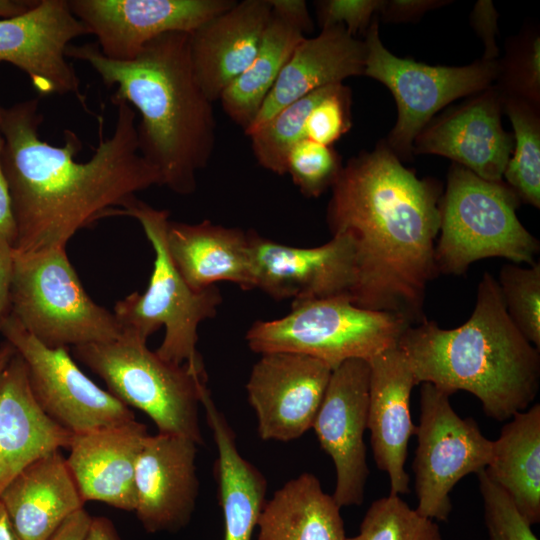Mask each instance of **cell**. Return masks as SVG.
<instances>
[{"label": "cell", "instance_id": "cell-29", "mask_svg": "<svg viewBox=\"0 0 540 540\" xmlns=\"http://www.w3.org/2000/svg\"><path fill=\"white\" fill-rule=\"evenodd\" d=\"M487 476L531 524L540 522V404L516 413L493 441Z\"/></svg>", "mask_w": 540, "mask_h": 540}, {"label": "cell", "instance_id": "cell-19", "mask_svg": "<svg viewBox=\"0 0 540 540\" xmlns=\"http://www.w3.org/2000/svg\"><path fill=\"white\" fill-rule=\"evenodd\" d=\"M513 148L500 120V97L484 90L427 124L413 142L417 154H437L488 181H502Z\"/></svg>", "mask_w": 540, "mask_h": 540}, {"label": "cell", "instance_id": "cell-47", "mask_svg": "<svg viewBox=\"0 0 540 540\" xmlns=\"http://www.w3.org/2000/svg\"><path fill=\"white\" fill-rule=\"evenodd\" d=\"M36 1L0 0V19L20 15L35 5Z\"/></svg>", "mask_w": 540, "mask_h": 540}, {"label": "cell", "instance_id": "cell-1", "mask_svg": "<svg viewBox=\"0 0 540 540\" xmlns=\"http://www.w3.org/2000/svg\"><path fill=\"white\" fill-rule=\"evenodd\" d=\"M112 134L102 137L87 161L76 160L78 135L64 131L56 146L39 134L43 115L38 98L2 108V167L16 223L14 250L29 254L66 248L79 230L125 208L136 194L161 186L158 171L139 152L136 114L126 102H114Z\"/></svg>", "mask_w": 540, "mask_h": 540}, {"label": "cell", "instance_id": "cell-32", "mask_svg": "<svg viewBox=\"0 0 540 540\" xmlns=\"http://www.w3.org/2000/svg\"><path fill=\"white\" fill-rule=\"evenodd\" d=\"M331 86L317 89L288 104L249 135L254 157L260 166L278 175L286 174L290 150L305 138L307 117Z\"/></svg>", "mask_w": 540, "mask_h": 540}, {"label": "cell", "instance_id": "cell-43", "mask_svg": "<svg viewBox=\"0 0 540 540\" xmlns=\"http://www.w3.org/2000/svg\"><path fill=\"white\" fill-rule=\"evenodd\" d=\"M3 144L4 140L0 134V234L14 247L17 231L9 186L2 167Z\"/></svg>", "mask_w": 540, "mask_h": 540}, {"label": "cell", "instance_id": "cell-38", "mask_svg": "<svg viewBox=\"0 0 540 540\" xmlns=\"http://www.w3.org/2000/svg\"><path fill=\"white\" fill-rule=\"evenodd\" d=\"M384 1L379 0H326L317 2V15L322 28L343 26L354 36L368 29Z\"/></svg>", "mask_w": 540, "mask_h": 540}, {"label": "cell", "instance_id": "cell-20", "mask_svg": "<svg viewBox=\"0 0 540 540\" xmlns=\"http://www.w3.org/2000/svg\"><path fill=\"white\" fill-rule=\"evenodd\" d=\"M370 366L367 429L371 434L373 458L386 472L390 494L410 492L405 471L408 444L415 435L410 412V395L417 381L410 365L396 345L368 360Z\"/></svg>", "mask_w": 540, "mask_h": 540}, {"label": "cell", "instance_id": "cell-22", "mask_svg": "<svg viewBox=\"0 0 540 540\" xmlns=\"http://www.w3.org/2000/svg\"><path fill=\"white\" fill-rule=\"evenodd\" d=\"M270 18L268 0L236 1L189 34L195 77L212 103L252 62Z\"/></svg>", "mask_w": 540, "mask_h": 540}, {"label": "cell", "instance_id": "cell-34", "mask_svg": "<svg viewBox=\"0 0 540 540\" xmlns=\"http://www.w3.org/2000/svg\"><path fill=\"white\" fill-rule=\"evenodd\" d=\"M497 282L509 317L540 350V263L525 268L505 264Z\"/></svg>", "mask_w": 540, "mask_h": 540}, {"label": "cell", "instance_id": "cell-37", "mask_svg": "<svg viewBox=\"0 0 540 540\" xmlns=\"http://www.w3.org/2000/svg\"><path fill=\"white\" fill-rule=\"evenodd\" d=\"M351 91L333 84L312 108L305 123V138L331 146L351 128Z\"/></svg>", "mask_w": 540, "mask_h": 540}, {"label": "cell", "instance_id": "cell-12", "mask_svg": "<svg viewBox=\"0 0 540 540\" xmlns=\"http://www.w3.org/2000/svg\"><path fill=\"white\" fill-rule=\"evenodd\" d=\"M0 334L23 358L40 407L64 429L79 434L135 419L130 407L85 375L67 348L45 346L11 314Z\"/></svg>", "mask_w": 540, "mask_h": 540}, {"label": "cell", "instance_id": "cell-42", "mask_svg": "<svg viewBox=\"0 0 540 540\" xmlns=\"http://www.w3.org/2000/svg\"><path fill=\"white\" fill-rule=\"evenodd\" d=\"M434 0H391L384 1L381 12L389 21H409L422 15L429 9L441 5Z\"/></svg>", "mask_w": 540, "mask_h": 540}, {"label": "cell", "instance_id": "cell-40", "mask_svg": "<svg viewBox=\"0 0 540 540\" xmlns=\"http://www.w3.org/2000/svg\"><path fill=\"white\" fill-rule=\"evenodd\" d=\"M472 23L485 44L484 60L493 61L498 49L495 43L497 12L491 1H478L472 12Z\"/></svg>", "mask_w": 540, "mask_h": 540}, {"label": "cell", "instance_id": "cell-50", "mask_svg": "<svg viewBox=\"0 0 540 540\" xmlns=\"http://www.w3.org/2000/svg\"><path fill=\"white\" fill-rule=\"evenodd\" d=\"M2 108L3 107L0 106V134H1V123H2Z\"/></svg>", "mask_w": 540, "mask_h": 540}, {"label": "cell", "instance_id": "cell-13", "mask_svg": "<svg viewBox=\"0 0 540 540\" xmlns=\"http://www.w3.org/2000/svg\"><path fill=\"white\" fill-rule=\"evenodd\" d=\"M370 366L349 359L332 370L312 428L331 457L336 474L332 494L340 507L364 501L369 476L364 432L367 429Z\"/></svg>", "mask_w": 540, "mask_h": 540}, {"label": "cell", "instance_id": "cell-4", "mask_svg": "<svg viewBox=\"0 0 540 540\" xmlns=\"http://www.w3.org/2000/svg\"><path fill=\"white\" fill-rule=\"evenodd\" d=\"M397 346L417 383L449 395L467 391L498 421L525 411L540 385V353L509 317L496 278L485 272L470 318L454 329L424 319L409 325Z\"/></svg>", "mask_w": 540, "mask_h": 540}, {"label": "cell", "instance_id": "cell-48", "mask_svg": "<svg viewBox=\"0 0 540 540\" xmlns=\"http://www.w3.org/2000/svg\"><path fill=\"white\" fill-rule=\"evenodd\" d=\"M0 540H20L12 527L7 513L0 503Z\"/></svg>", "mask_w": 540, "mask_h": 540}, {"label": "cell", "instance_id": "cell-24", "mask_svg": "<svg viewBox=\"0 0 540 540\" xmlns=\"http://www.w3.org/2000/svg\"><path fill=\"white\" fill-rule=\"evenodd\" d=\"M365 57L364 41L350 35L343 26L322 28L319 35L305 37L284 65L245 134L249 136L282 108L309 93L363 75Z\"/></svg>", "mask_w": 540, "mask_h": 540}, {"label": "cell", "instance_id": "cell-10", "mask_svg": "<svg viewBox=\"0 0 540 540\" xmlns=\"http://www.w3.org/2000/svg\"><path fill=\"white\" fill-rule=\"evenodd\" d=\"M449 397L434 385L422 383L412 468L416 510L434 521L448 520L451 490L464 476L484 470L493 448V441L482 434L473 418H461L454 411Z\"/></svg>", "mask_w": 540, "mask_h": 540}, {"label": "cell", "instance_id": "cell-3", "mask_svg": "<svg viewBox=\"0 0 540 540\" xmlns=\"http://www.w3.org/2000/svg\"><path fill=\"white\" fill-rule=\"evenodd\" d=\"M66 56L86 62L114 102L138 110L140 154L159 173L161 186L180 195L196 190V174L205 168L216 142L213 103L193 70L189 33L169 32L149 41L129 61L105 57L96 42L70 45Z\"/></svg>", "mask_w": 540, "mask_h": 540}, {"label": "cell", "instance_id": "cell-15", "mask_svg": "<svg viewBox=\"0 0 540 540\" xmlns=\"http://www.w3.org/2000/svg\"><path fill=\"white\" fill-rule=\"evenodd\" d=\"M234 0H68L73 15L115 61L134 59L149 41L169 32L192 33Z\"/></svg>", "mask_w": 540, "mask_h": 540}, {"label": "cell", "instance_id": "cell-2", "mask_svg": "<svg viewBox=\"0 0 540 540\" xmlns=\"http://www.w3.org/2000/svg\"><path fill=\"white\" fill-rule=\"evenodd\" d=\"M439 196L434 181L419 179L386 146L343 166L332 187L327 223L332 235L347 233L354 241L352 303L397 314L411 325L425 319L426 289L438 274Z\"/></svg>", "mask_w": 540, "mask_h": 540}, {"label": "cell", "instance_id": "cell-23", "mask_svg": "<svg viewBox=\"0 0 540 540\" xmlns=\"http://www.w3.org/2000/svg\"><path fill=\"white\" fill-rule=\"evenodd\" d=\"M73 435L40 407L16 352L0 371V493L30 463L68 449Z\"/></svg>", "mask_w": 540, "mask_h": 540}, {"label": "cell", "instance_id": "cell-41", "mask_svg": "<svg viewBox=\"0 0 540 540\" xmlns=\"http://www.w3.org/2000/svg\"><path fill=\"white\" fill-rule=\"evenodd\" d=\"M14 247L0 234V333L10 315V294L14 271Z\"/></svg>", "mask_w": 540, "mask_h": 540}, {"label": "cell", "instance_id": "cell-31", "mask_svg": "<svg viewBox=\"0 0 540 540\" xmlns=\"http://www.w3.org/2000/svg\"><path fill=\"white\" fill-rule=\"evenodd\" d=\"M506 112L514 129L513 157L509 159L503 178L519 199L540 206V124L534 104L508 96Z\"/></svg>", "mask_w": 540, "mask_h": 540}, {"label": "cell", "instance_id": "cell-35", "mask_svg": "<svg viewBox=\"0 0 540 540\" xmlns=\"http://www.w3.org/2000/svg\"><path fill=\"white\" fill-rule=\"evenodd\" d=\"M343 168L338 153L304 138L296 143L287 157L286 173L307 198H317L332 188Z\"/></svg>", "mask_w": 540, "mask_h": 540}, {"label": "cell", "instance_id": "cell-39", "mask_svg": "<svg viewBox=\"0 0 540 540\" xmlns=\"http://www.w3.org/2000/svg\"><path fill=\"white\" fill-rule=\"evenodd\" d=\"M510 73L511 87L523 98L535 104L539 100L540 87V39L535 37L521 53ZM513 96V95H512Z\"/></svg>", "mask_w": 540, "mask_h": 540}, {"label": "cell", "instance_id": "cell-33", "mask_svg": "<svg viewBox=\"0 0 540 540\" xmlns=\"http://www.w3.org/2000/svg\"><path fill=\"white\" fill-rule=\"evenodd\" d=\"M346 540H442L438 524L389 494L371 503L359 532Z\"/></svg>", "mask_w": 540, "mask_h": 540}, {"label": "cell", "instance_id": "cell-16", "mask_svg": "<svg viewBox=\"0 0 540 540\" xmlns=\"http://www.w3.org/2000/svg\"><path fill=\"white\" fill-rule=\"evenodd\" d=\"M86 34L68 0H39L20 15L0 19V62L25 72L40 95H74L86 107L66 56L71 42Z\"/></svg>", "mask_w": 540, "mask_h": 540}, {"label": "cell", "instance_id": "cell-36", "mask_svg": "<svg viewBox=\"0 0 540 540\" xmlns=\"http://www.w3.org/2000/svg\"><path fill=\"white\" fill-rule=\"evenodd\" d=\"M483 498L488 540H538L532 525L519 512L509 495L485 473H477Z\"/></svg>", "mask_w": 540, "mask_h": 540}, {"label": "cell", "instance_id": "cell-28", "mask_svg": "<svg viewBox=\"0 0 540 540\" xmlns=\"http://www.w3.org/2000/svg\"><path fill=\"white\" fill-rule=\"evenodd\" d=\"M340 508L314 474L302 473L266 500L257 540H346Z\"/></svg>", "mask_w": 540, "mask_h": 540}, {"label": "cell", "instance_id": "cell-8", "mask_svg": "<svg viewBox=\"0 0 540 540\" xmlns=\"http://www.w3.org/2000/svg\"><path fill=\"white\" fill-rule=\"evenodd\" d=\"M10 314L49 348L111 342L123 333L113 312L86 293L66 248L15 252Z\"/></svg>", "mask_w": 540, "mask_h": 540}, {"label": "cell", "instance_id": "cell-5", "mask_svg": "<svg viewBox=\"0 0 540 540\" xmlns=\"http://www.w3.org/2000/svg\"><path fill=\"white\" fill-rule=\"evenodd\" d=\"M135 218L155 253L153 271L146 291L133 292L115 303L113 314L123 331L147 340L161 327L164 338L156 353L166 361L187 364L194 371L206 374L197 350L198 326L213 318L222 303L216 286L202 291L192 290L176 269L166 245L169 212L151 207L135 199L113 216Z\"/></svg>", "mask_w": 540, "mask_h": 540}, {"label": "cell", "instance_id": "cell-18", "mask_svg": "<svg viewBox=\"0 0 540 540\" xmlns=\"http://www.w3.org/2000/svg\"><path fill=\"white\" fill-rule=\"evenodd\" d=\"M194 441L148 435L135 469V514L150 534L177 533L191 521L199 496Z\"/></svg>", "mask_w": 540, "mask_h": 540}, {"label": "cell", "instance_id": "cell-25", "mask_svg": "<svg viewBox=\"0 0 540 540\" xmlns=\"http://www.w3.org/2000/svg\"><path fill=\"white\" fill-rule=\"evenodd\" d=\"M0 503L20 540H49L85 505L60 451L16 474L0 493Z\"/></svg>", "mask_w": 540, "mask_h": 540}, {"label": "cell", "instance_id": "cell-45", "mask_svg": "<svg viewBox=\"0 0 540 540\" xmlns=\"http://www.w3.org/2000/svg\"><path fill=\"white\" fill-rule=\"evenodd\" d=\"M271 8L299 24L308 33L312 30V21L303 0H268Z\"/></svg>", "mask_w": 540, "mask_h": 540}, {"label": "cell", "instance_id": "cell-11", "mask_svg": "<svg viewBox=\"0 0 540 540\" xmlns=\"http://www.w3.org/2000/svg\"><path fill=\"white\" fill-rule=\"evenodd\" d=\"M364 74L387 86L398 108L389 136L390 149L407 156L413 142L432 116L456 100L486 90L498 74L494 61L468 66H430L391 54L379 37L378 21L367 29Z\"/></svg>", "mask_w": 540, "mask_h": 540}, {"label": "cell", "instance_id": "cell-9", "mask_svg": "<svg viewBox=\"0 0 540 540\" xmlns=\"http://www.w3.org/2000/svg\"><path fill=\"white\" fill-rule=\"evenodd\" d=\"M409 325L397 314L364 309L341 296L293 301L288 314L256 321L245 338L255 353L305 354L333 370L346 360L368 361L396 346Z\"/></svg>", "mask_w": 540, "mask_h": 540}, {"label": "cell", "instance_id": "cell-44", "mask_svg": "<svg viewBox=\"0 0 540 540\" xmlns=\"http://www.w3.org/2000/svg\"><path fill=\"white\" fill-rule=\"evenodd\" d=\"M92 516L81 508L69 516L49 540H85Z\"/></svg>", "mask_w": 540, "mask_h": 540}, {"label": "cell", "instance_id": "cell-49", "mask_svg": "<svg viewBox=\"0 0 540 540\" xmlns=\"http://www.w3.org/2000/svg\"><path fill=\"white\" fill-rule=\"evenodd\" d=\"M15 353V348L8 341L5 340L0 344V371L9 363Z\"/></svg>", "mask_w": 540, "mask_h": 540}, {"label": "cell", "instance_id": "cell-7", "mask_svg": "<svg viewBox=\"0 0 540 540\" xmlns=\"http://www.w3.org/2000/svg\"><path fill=\"white\" fill-rule=\"evenodd\" d=\"M518 204L519 197L503 180L488 181L454 165L440 202L434 250L438 273L462 275L488 257L535 263L540 244L519 221Z\"/></svg>", "mask_w": 540, "mask_h": 540}, {"label": "cell", "instance_id": "cell-46", "mask_svg": "<svg viewBox=\"0 0 540 540\" xmlns=\"http://www.w3.org/2000/svg\"><path fill=\"white\" fill-rule=\"evenodd\" d=\"M85 540H121V537L109 518L95 516L91 518Z\"/></svg>", "mask_w": 540, "mask_h": 540}, {"label": "cell", "instance_id": "cell-21", "mask_svg": "<svg viewBox=\"0 0 540 540\" xmlns=\"http://www.w3.org/2000/svg\"><path fill=\"white\" fill-rule=\"evenodd\" d=\"M148 435L136 419L73 435L65 458L84 503L97 501L134 512L135 469Z\"/></svg>", "mask_w": 540, "mask_h": 540}, {"label": "cell", "instance_id": "cell-14", "mask_svg": "<svg viewBox=\"0 0 540 540\" xmlns=\"http://www.w3.org/2000/svg\"><path fill=\"white\" fill-rule=\"evenodd\" d=\"M331 373L328 364L309 355L261 354L246 384L260 438L289 442L312 428Z\"/></svg>", "mask_w": 540, "mask_h": 540}, {"label": "cell", "instance_id": "cell-17", "mask_svg": "<svg viewBox=\"0 0 540 540\" xmlns=\"http://www.w3.org/2000/svg\"><path fill=\"white\" fill-rule=\"evenodd\" d=\"M255 288L275 300L293 301L349 297L356 284V257L352 237L334 234L317 247H293L247 231Z\"/></svg>", "mask_w": 540, "mask_h": 540}, {"label": "cell", "instance_id": "cell-26", "mask_svg": "<svg viewBox=\"0 0 540 540\" xmlns=\"http://www.w3.org/2000/svg\"><path fill=\"white\" fill-rule=\"evenodd\" d=\"M168 253L188 286L202 291L221 281L243 290L255 288L248 233L204 220L197 224L168 221Z\"/></svg>", "mask_w": 540, "mask_h": 540}, {"label": "cell", "instance_id": "cell-6", "mask_svg": "<svg viewBox=\"0 0 540 540\" xmlns=\"http://www.w3.org/2000/svg\"><path fill=\"white\" fill-rule=\"evenodd\" d=\"M147 340L123 331L111 342L72 347L73 355L128 407L144 412L158 433L188 438L203 445L199 408L207 374L178 365L151 351Z\"/></svg>", "mask_w": 540, "mask_h": 540}, {"label": "cell", "instance_id": "cell-30", "mask_svg": "<svg viewBox=\"0 0 540 540\" xmlns=\"http://www.w3.org/2000/svg\"><path fill=\"white\" fill-rule=\"evenodd\" d=\"M305 31L271 8V18L249 66L223 91L219 101L227 116L245 131L272 90Z\"/></svg>", "mask_w": 540, "mask_h": 540}, {"label": "cell", "instance_id": "cell-27", "mask_svg": "<svg viewBox=\"0 0 540 540\" xmlns=\"http://www.w3.org/2000/svg\"><path fill=\"white\" fill-rule=\"evenodd\" d=\"M200 403L217 449L214 476L224 518V540H251L266 503L267 480L240 454L235 434L207 385L201 390Z\"/></svg>", "mask_w": 540, "mask_h": 540}]
</instances>
